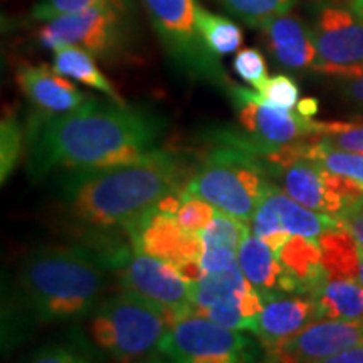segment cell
I'll return each mask as SVG.
<instances>
[{"label": "cell", "mask_w": 363, "mask_h": 363, "mask_svg": "<svg viewBox=\"0 0 363 363\" xmlns=\"http://www.w3.org/2000/svg\"><path fill=\"white\" fill-rule=\"evenodd\" d=\"M167 120L126 103L89 98L62 115L39 113L27 133V169L33 179L52 172L108 169L142 160L155 152Z\"/></svg>", "instance_id": "cell-1"}, {"label": "cell", "mask_w": 363, "mask_h": 363, "mask_svg": "<svg viewBox=\"0 0 363 363\" xmlns=\"http://www.w3.org/2000/svg\"><path fill=\"white\" fill-rule=\"evenodd\" d=\"M184 174L180 158L158 148L142 160L125 165L69 172L59 192L76 220L125 229L157 207L163 197L184 189Z\"/></svg>", "instance_id": "cell-2"}, {"label": "cell", "mask_w": 363, "mask_h": 363, "mask_svg": "<svg viewBox=\"0 0 363 363\" xmlns=\"http://www.w3.org/2000/svg\"><path fill=\"white\" fill-rule=\"evenodd\" d=\"M113 267L103 252L89 247L34 249L17 271L21 301L35 321H78L99 305Z\"/></svg>", "instance_id": "cell-3"}, {"label": "cell", "mask_w": 363, "mask_h": 363, "mask_svg": "<svg viewBox=\"0 0 363 363\" xmlns=\"http://www.w3.org/2000/svg\"><path fill=\"white\" fill-rule=\"evenodd\" d=\"M267 185L264 158L235 145L216 142L184 190L219 212L251 224Z\"/></svg>", "instance_id": "cell-4"}, {"label": "cell", "mask_w": 363, "mask_h": 363, "mask_svg": "<svg viewBox=\"0 0 363 363\" xmlns=\"http://www.w3.org/2000/svg\"><path fill=\"white\" fill-rule=\"evenodd\" d=\"M169 328V318L157 306L126 289L101 299L89 315L91 340L118 363L153 355Z\"/></svg>", "instance_id": "cell-5"}, {"label": "cell", "mask_w": 363, "mask_h": 363, "mask_svg": "<svg viewBox=\"0 0 363 363\" xmlns=\"http://www.w3.org/2000/svg\"><path fill=\"white\" fill-rule=\"evenodd\" d=\"M130 13V4L110 0L45 22L35 38L52 51L76 45L96 59L118 61L126 56L131 44Z\"/></svg>", "instance_id": "cell-6"}, {"label": "cell", "mask_w": 363, "mask_h": 363, "mask_svg": "<svg viewBox=\"0 0 363 363\" xmlns=\"http://www.w3.org/2000/svg\"><path fill=\"white\" fill-rule=\"evenodd\" d=\"M143 4L167 56L182 74L229 93L233 88L229 76L195 26L197 0H143Z\"/></svg>", "instance_id": "cell-7"}, {"label": "cell", "mask_w": 363, "mask_h": 363, "mask_svg": "<svg viewBox=\"0 0 363 363\" xmlns=\"http://www.w3.org/2000/svg\"><path fill=\"white\" fill-rule=\"evenodd\" d=\"M306 143L264 158L267 179L303 207L337 219L348 203L362 195L316 160L303 155Z\"/></svg>", "instance_id": "cell-8"}, {"label": "cell", "mask_w": 363, "mask_h": 363, "mask_svg": "<svg viewBox=\"0 0 363 363\" xmlns=\"http://www.w3.org/2000/svg\"><path fill=\"white\" fill-rule=\"evenodd\" d=\"M316 61L313 71L342 79L363 76V21L340 0H311L308 6Z\"/></svg>", "instance_id": "cell-9"}, {"label": "cell", "mask_w": 363, "mask_h": 363, "mask_svg": "<svg viewBox=\"0 0 363 363\" xmlns=\"http://www.w3.org/2000/svg\"><path fill=\"white\" fill-rule=\"evenodd\" d=\"M235 115L249 138V148L267 158L315 138L316 121L296 111L283 110L262 98L257 91L233 84L229 89Z\"/></svg>", "instance_id": "cell-10"}, {"label": "cell", "mask_w": 363, "mask_h": 363, "mask_svg": "<svg viewBox=\"0 0 363 363\" xmlns=\"http://www.w3.org/2000/svg\"><path fill=\"white\" fill-rule=\"evenodd\" d=\"M158 352L172 363H195L225 357L259 358V348L254 340L197 313L175 321L163 337Z\"/></svg>", "instance_id": "cell-11"}, {"label": "cell", "mask_w": 363, "mask_h": 363, "mask_svg": "<svg viewBox=\"0 0 363 363\" xmlns=\"http://www.w3.org/2000/svg\"><path fill=\"white\" fill-rule=\"evenodd\" d=\"M118 269L121 288L157 306L169 318L170 326L195 313L190 303V284L172 262L142 251H131Z\"/></svg>", "instance_id": "cell-12"}, {"label": "cell", "mask_w": 363, "mask_h": 363, "mask_svg": "<svg viewBox=\"0 0 363 363\" xmlns=\"http://www.w3.org/2000/svg\"><path fill=\"white\" fill-rule=\"evenodd\" d=\"M249 227L252 234L278 252L291 235L318 239L326 230L337 229L340 224L335 217L303 207L269 180Z\"/></svg>", "instance_id": "cell-13"}, {"label": "cell", "mask_w": 363, "mask_h": 363, "mask_svg": "<svg viewBox=\"0 0 363 363\" xmlns=\"http://www.w3.org/2000/svg\"><path fill=\"white\" fill-rule=\"evenodd\" d=\"M123 230L128 234L133 251H142L175 267L187 261H201L203 252L202 235L185 230L175 214H167L153 207Z\"/></svg>", "instance_id": "cell-14"}, {"label": "cell", "mask_w": 363, "mask_h": 363, "mask_svg": "<svg viewBox=\"0 0 363 363\" xmlns=\"http://www.w3.org/2000/svg\"><path fill=\"white\" fill-rule=\"evenodd\" d=\"M363 345V323L315 320L269 353L271 363H318Z\"/></svg>", "instance_id": "cell-15"}, {"label": "cell", "mask_w": 363, "mask_h": 363, "mask_svg": "<svg viewBox=\"0 0 363 363\" xmlns=\"http://www.w3.org/2000/svg\"><path fill=\"white\" fill-rule=\"evenodd\" d=\"M318 320L316 303L310 294L276 291L264 296L252 333L269 355L311 321Z\"/></svg>", "instance_id": "cell-16"}, {"label": "cell", "mask_w": 363, "mask_h": 363, "mask_svg": "<svg viewBox=\"0 0 363 363\" xmlns=\"http://www.w3.org/2000/svg\"><path fill=\"white\" fill-rule=\"evenodd\" d=\"M16 81L24 96L45 115H62L78 110L91 96L45 65H21Z\"/></svg>", "instance_id": "cell-17"}, {"label": "cell", "mask_w": 363, "mask_h": 363, "mask_svg": "<svg viewBox=\"0 0 363 363\" xmlns=\"http://www.w3.org/2000/svg\"><path fill=\"white\" fill-rule=\"evenodd\" d=\"M266 35L267 48L274 62L283 69H313L316 61V48L310 26L293 13H279L267 17L257 26Z\"/></svg>", "instance_id": "cell-18"}, {"label": "cell", "mask_w": 363, "mask_h": 363, "mask_svg": "<svg viewBox=\"0 0 363 363\" xmlns=\"http://www.w3.org/2000/svg\"><path fill=\"white\" fill-rule=\"evenodd\" d=\"M278 259L283 266L281 291L311 294L325 276L318 239L291 235L278 251Z\"/></svg>", "instance_id": "cell-19"}, {"label": "cell", "mask_w": 363, "mask_h": 363, "mask_svg": "<svg viewBox=\"0 0 363 363\" xmlns=\"http://www.w3.org/2000/svg\"><path fill=\"white\" fill-rule=\"evenodd\" d=\"M310 296L316 303L318 320L363 323V286L358 279L325 274Z\"/></svg>", "instance_id": "cell-20"}, {"label": "cell", "mask_w": 363, "mask_h": 363, "mask_svg": "<svg viewBox=\"0 0 363 363\" xmlns=\"http://www.w3.org/2000/svg\"><path fill=\"white\" fill-rule=\"evenodd\" d=\"M238 264L254 289H257L264 299L266 294L281 291L283 266L278 259V252L256 234L244 235L238 251Z\"/></svg>", "instance_id": "cell-21"}, {"label": "cell", "mask_w": 363, "mask_h": 363, "mask_svg": "<svg viewBox=\"0 0 363 363\" xmlns=\"http://www.w3.org/2000/svg\"><path fill=\"white\" fill-rule=\"evenodd\" d=\"M94 56H91L84 49L76 48V45H65L54 51V66L52 69L59 74L66 76L78 81L81 84L89 86V88L99 91V93L106 94L111 101L125 103L121 94L113 86V83L106 76L103 74L96 62Z\"/></svg>", "instance_id": "cell-22"}, {"label": "cell", "mask_w": 363, "mask_h": 363, "mask_svg": "<svg viewBox=\"0 0 363 363\" xmlns=\"http://www.w3.org/2000/svg\"><path fill=\"white\" fill-rule=\"evenodd\" d=\"M249 284L251 283L244 278L239 264L224 271L203 272L197 283L190 284V303L197 315H206L208 308L242 293Z\"/></svg>", "instance_id": "cell-23"}, {"label": "cell", "mask_w": 363, "mask_h": 363, "mask_svg": "<svg viewBox=\"0 0 363 363\" xmlns=\"http://www.w3.org/2000/svg\"><path fill=\"white\" fill-rule=\"evenodd\" d=\"M318 242L321 247L325 274L357 279L360 242L348 230L342 227L326 230L318 238Z\"/></svg>", "instance_id": "cell-24"}, {"label": "cell", "mask_w": 363, "mask_h": 363, "mask_svg": "<svg viewBox=\"0 0 363 363\" xmlns=\"http://www.w3.org/2000/svg\"><path fill=\"white\" fill-rule=\"evenodd\" d=\"M195 26H197L203 44L217 57L229 56V54L239 51V48L242 45V30L234 21L220 16V13L207 11L199 2L195 4Z\"/></svg>", "instance_id": "cell-25"}, {"label": "cell", "mask_w": 363, "mask_h": 363, "mask_svg": "<svg viewBox=\"0 0 363 363\" xmlns=\"http://www.w3.org/2000/svg\"><path fill=\"white\" fill-rule=\"evenodd\" d=\"M303 155L320 163L323 169L350 184L358 194L363 195V155L362 153L338 152V150L321 148L313 142L308 143Z\"/></svg>", "instance_id": "cell-26"}, {"label": "cell", "mask_w": 363, "mask_h": 363, "mask_svg": "<svg viewBox=\"0 0 363 363\" xmlns=\"http://www.w3.org/2000/svg\"><path fill=\"white\" fill-rule=\"evenodd\" d=\"M313 142L321 148L363 155V120L316 121Z\"/></svg>", "instance_id": "cell-27"}, {"label": "cell", "mask_w": 363, "mask_h": 363, "mask_svg": "<svg viewBox=\"0 0 363 363\" xmlns=\"http://www.w3.org/2000/svg\"><path fill=\"white\" fill-rule=\"evenodd\" d=\"M249 224L217 211L214 220L202 230L203 251L238 252L244 235L249 233Z\"/></svg>", "instance_id": "cell-28"}, {"label": "cell", "mask_w": 363, "mask_h": 363, "mask_svg": "<svg viewBox=\"0 0 363 363\" xmlns=\"http://www.w3.org/2000/svg\"><path fill=\"white\" fill-rule=\"evenodd\" d=\"M233 16L247 26L257 27L267 17L288 13L298 0H219Z\"/></svg>", "instance_id": "cell-29"}, {"label": "cell", "mask_w": 363, "mask_h": 363, "mask_svg": "<svg viewBox=\"0 0 363 363\" xmlns=\"http://www.w3.org/2000/svg\"><path fill=\"white\" fill-rule=\"evenodd\" d=\"M22 128L13 113H7L0 123V179L2 184L12 175L22 153Z\"/></svg>", "instance_id": "cell-30"}, {"label": "cell", "mask_w": 363, "mask_h": 363, "mask_svg": "<svg viewBox=\"0 0 363 363\" xmlns=\"http://www.w3.org/2000/svg\"><path fill=\"white\" fill-rule=\"evenodd\" d=\"M216 214L217 208L212 207L211 203L182 190V203L175 216L185 230L202 234V230L214 220Z\"/></svg>", "instance_id": "cell-31"}, {"label": "cell", "mask_w": 363, "mask_h": 363, "mask_svg": "<svg viewBox=\"0 0 363 363\" xmlns=\"http://www.w3.org/2000/svg\"><path fill=\"white\" fill-rule=\"evenodd\" d=\"M262 98L283 110H293L299 101V86L291 76L276 74L256 89Z\"/></svg>", "instance_id": "cell-32"}, {"label": "cell", "mask_w": 363, "mask_h": 363, "mask_svg": "<svg viewBox=\"0 0 363 363\" xmlns=\"http://www.w3.org/2000/svg\"><path fill=\"white\" fill-rule=\"evenodd\" d=\"M104 2H110V0H38L30 16H33L34 21L49 22L57 19V17L86 11V9L99 6V4ZM118 2L130 4V0H118Z\"/></svg>", "instance_id": "cell-33"}, {"label": "cell", "mask_w": 363, "mask_h": 363, "mask_svg": "<svg viewBox=\"0 0 363 363\" xmlns=\"http://www.w3.org/2000/svg\"><path fill=\"white\" fill-rule=\"evenodd\" d=\"M234 71L244 83L251 84L254 89L259 88L269 78L264 54L256 48H247L238 52L234 59Z\"/></svg>", "instance_id": "cell-34"}, {"label": "cell", "mask_w": 363, "mask_h": 363, "mask_svg": "<svg viewBox=\"0 0 363 363\" xmlns=\"http://www.w3.org/2000/svg\"><path fill=\"white\" fill-rule=\"evenodd\" d=\"M26 363H91L88 357L83 352L76 350L69 345H45L27 358Z\"/></svg>", "instance_id": "cell-35"}, {"label": "cell", "mask_w": 363, "mask_h": 363, "mask_svg": "<svg viewBox=\"0 0 363 363\" xmlns=\"http://www.w3.org/2000/svg\"><path fill=\"white\" fill-rule=\"evenodd\" d=\"M342 229L348 230L363 246V195L348 203L337 216Z\"/></svg>", "instance_id": "cell-36"}, {"label": "cell", "mask_w": 363, "mask_h": 363, "mask_svg": "<svg viewBox=\"0 0 363 363\" xmlns=\"http://www.w3.org/2000/svg\"><path fill=\"white\" fill-rule=\"evenodd\" d=\"M340 93H342L345 101L363 110V76L353 79H343Z\"/></svg>", "instance_id": "cell-37"}, {"label": "cell", "mask_w": 363, "mask_h": 363, "mask_svg": "<svg viewBox=\"0 0 363 363\" xmlns=\"http://www.w3.org/2000/svg\"><path fill=\"white\" fill-rule=\"evenodd\" d=\"M318 363H363V345L353 347L350 350H345L337 355L325 358V360Z\"/></svg>", "instance_id": "cell-38"}, {"label": "cell", "mask_w": 363, "mask_h": 363, "mask_svg": "<svg viewBox=\"0 0 363 363\" xmlns=\"http://www.w3.org/2000/svg\"><path fill=\"white\" fill-rule=\"evenodd\" d=\"M318 106H320V104H318V99L303 98V99H299L298 104H296V111L301 116L310 118V120H311V118L318 113Z\"/></svg>", "instance_id": "cell-39"}, {"label": "cell", "mask_w": 363, "mask_h": 363, "mask_svg": "<svg viewBox=\"0 0 363 363\" xmlns=\"http://www.w3.org/2000/svg\"><path fill=\"white\" fill-rule=\"evenodd\" d=\"M130 363H172V362L165 355H163V353L155 352L153 355H148V357L140 358V360H135V362H130Z\"/></svg>", "instance_id": "cell-40"}, {"label": "cell", "mask_w": 363, "mask_h": 363, "mask_svg": "<svg viewBox=\"0 0 363 363\" xmlns=\"http://www.w3.org/2000/svg\"><path fill=\"white\" fill-rule=\"evenodd\" d=\"M348 4V7L357 13L358 17L363 21V0H345Z\"/></svg>", "instance_id": "cell-41"}, {"label": "cell", "mask_w": 363, "mask_h": 363, "mask_svg": "<svg viewBox=\"0 0 363 363\" xmlns=\"http://www.w3.org/2000/svg\"><path fill=\"white\" fill-rule=\"evenodd\" d=\"M357 279L360 281L363 286V246L360 244V257H358V276Z\"/></svg>", "instance_id": "cell-42"}]
</instances>
